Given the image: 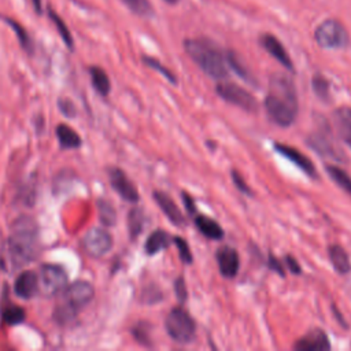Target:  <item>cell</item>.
<instances>
[{"mask_svg": "<svg viewBox=\"0 0 351 351\" xmlns=\"http://www.w3.org/2000/svg\"><path fill=\"white\" fill-rule=\"evenodd\" d=\"M108 180L114 191L126 202L136 203L138 202V191L134 184L128 178L123 170L118 167H111L108 170Z\"/></svg>", "mask_w": 351, "mask_h": 351, "instance_id": "cell-11", "label": "cell"}, {"mask_svg": "<svg viewBox=\"0 0 351 351\" xmlns=\"http://www.w3.org/2000/svg\"><path fill=\"white\" fill-rule=\"evenodd\" d=\"M307 145L321 156H326V158H330L335 160L341 159L340 151L333 141L329 128H326V126L324 129L321 128L318 130L311 132L310 136L307 137Z\"/></svg>", "mask_w": 351, "mask_h": 351, "instance_id": "cell-10", "label": "cell"}, {"mask_svg": "<svg viewBox=\"0 0 351 351\" xmlns=\"http://www.w3.org/2000/svg\"><path fill=\"white\" fill-rule=\"evenodd\" d=\"M261 44H262V47H263L277 62H280L285 69L293 70V63H292V60H291V58H289L287 49L284 48V45L281 44V41H280L276 36H273V34H270V33L263 34V36L261 37Z\"/></svg>", "mask_w": 351, "mask_h": 351, "instance_id": "cell-16", "label": "cell"}, {"mask_svg": "<svg viewBox=\"0 0 351 351\" xmlns=\"http://www.w3.org/2000/svg\"><path fill=\"white\" fill-rule=\"evenodd\" d=\"M89 73H90V80H92L95 89L101 96H107L111 89V84H110L107 73L101 67H97V66H92L89 69Z\"/></svg>", "mask_w": 351, "mask_h": 351, "instance_id": "cell-24", "label": "cell"}, {"mask_svg": "<svg viewBox=\"0 0 351 351\" xmlns=\"http://www.w3.org/2000/svg\"><path fill=\"white\" fill-rule=\"evenodd\" d=\"M184 49L208 77L215 80H225L228 77L225 53L213 41L207 38H186Z\"/></svg>", "mask_w": 351, "mask_h": 351, "instance_id": "cell-3", "label": "cell"}, {"mask_svg": "<svg viewBox=\"0 0 351 351\" xmlns=\"http://www.w3.org/2000/svg\"><path fill=\"white\" fill-rule=\"evenodd\" d=\"M195 225L199 229V232L210 240H222L223 239L225 233H223L222 226L215 219H213L207 215H196Z\"/></svg>", "mask_w": 351, "mask_h": 351, "instance_id": "cell-19", "label": "cell"}, {"mask_svg": "<svg viewBox=\"0 0 351 351\" xmlns=\"http://www.w3.org/2000/svg\"><path fill=\"white\" fill-rule=\"evenodd\" d=\"M82 248L89 256H104L112 248V237L107 230L92 228L82 237Z\"/></svg>", "mask_w": 351, "mask_h": 351, "instance_id": "cell-9", "label": "cell"}, {"mask_svg": "<svg viewBox=\"0 0 351 351\" xmlns=\"http://www.w3.org/2000/svg\"><path fill=\"white\" fill-rule=\"evenodd\" d=\"M93 296L95 288L90 282L85 280L74 281L63 291V298L53 310V319L60 325L71 322L78 311L90 303Z\"/></svg>", "mask_w": 351, "mask_h": 351, "instance_id": "cell-4", "label": "cell"}, {"mask_svg": "<svg viewBox=\"0 0 351 351\" xmlns=\"http://www.w3.org/2000/svg\"><path fill=\"white\" fill-rule=\"evenodd\" d=\"M326 173L332 181H335L344 192L351 196V176L336 165H326Z\"/></svg>", "mask_w": 351, "mask_h": 351, "instance_id": "cell-25", "label": "cell"}, {"mask_svg": "<svg viewBox=\"0 0 351 351\" xmlns=\"http://www.w3.org/2000/svg\"><path fill=\"white\" fill-rule=\"evenodd\" d=\"M58 104H59V108H60L63 115H66V117H74L75 115V107H74L71 100L60 99Z\"/></svg>", "mask_w": 351, "mask_h": 351, "instance_id": "cell-40", "label": "cell"}, {"mask_svg": "<svg viewBox=\"0 0 351 351\" xmlns=\"http://www.w3.org/2000/svg\"><path fill=\"white\" fill-rule=\"evenodd\" d=\"M225 58H226L228 67H230V69H232L240 78H243L244 81L254 84L252 74L250 73V70H248L247 66L241 62V59L239 58V55H237L236 52L228 51V52H225Z\"/></svg>", "mask_w": 351, "mask_h": 351, "instance_id": "cell-23", "label": "cell"}, {"mask_svg": "<svg viewBox=\"0 0 351 351\" xmlns=\"http://www.w3.org/2000/svg\"><path fill=\"white\" fill-rule=\"evenodd\" d=\"M56 136L63 148L71 149L81 145V137L78 136V133L66 123H59L56 126Z\"/></svg>", "mask_w": 351, "mask_h": 351, "instance_id": "cell-22", "label": "cell"}, {"mask_svg": "<svg viewBox=\"0 0 351 351\" xmlns=\"http://www.w3.org/2000/svg\"><path fill=\"white\" fill-rule=\"evenodd\" d=\"M155 203L160 207V210L163 211V214L169 218V221L177 226L185 225V218L181 213V210L178 208V206L176 204V202L165 192L162 191H154L152 193Z\"/></svg>", "mask_w": 351, "mask_h": 351, "instance_id": "cell-15", "label": "cell"}, {"mask_svg": "<svg viewBox=\"0 0 351 351\" xmlns=\"http://www.w3.org/2000/svg\"><path fill=\"white\" fill-rule=\"evenodd\" d=\"M4 21H5V22L12 27V30L15 32V34H16L19 43H21V47H22L23 49H26V51H30V49H32V41H30V37H29L27 32L23 29V26L19 25L18 22H15V21L11 19V18H4Z\"/></svg>", "mask_w": 351, "mask_h": 351, "instance_id": "cell-32", "label": "cell"}, {"mask_svg": "<svg viewBox=\"0 0 351 351\" xmlns=\"http://www.w3.org/2000/svg\"><path fill=\"white\" fill-rule=\"evenodd\" d=\"M267 266L270 270L276 271L278 276L281 277H285V270H284V266L282 263L280 262L278 258H276L273 254H269V259H267Z\"/></svg>", "mask_w": 351, "mask_h": 351, "instance_id": "cell-39", "label": "cell"}, {"mask_svg": "<svg viewBox=\"0 0 351 351\" xmlns=\"http://www.w3.org/2000/svg\"><path fill=\"white\" fill-rule=\"evenodd\" d=\"M125 3V5L134 14L148 18L154 14L152 5L148 0H122Z\"/></svg>", "mask_w": 351, "mask_h": 351, "instance_id": "cell-31", "label": "cell"}, {"mask_svg": "<svg viewBox=\"0 0 351 351\" xmlns=\"http://www.w3.org/2000/svg\"><path fill=\"white\" fill-rule=\"evenodd\" d=\"M263 106L273 123L281 128L291 126L299 112L298 92L292 78L284 73H273Z\"/></svg>", "mask_w": 351, "mask_h": 351, "instance_id": "cell-2", "label": "cell"}, {"mask_svg": "<svg viewBox=\"0 0 351 351\" xmlns=\"http://www.w3.org/2000/svg\"><path fill=\"white\" fill-rule=\"evenodd\" d=\"M215 258H217L218 269L223 277L233 278L237 276L239 267H240V258H239V252L233 247H229V245L219 247L217 250Z\"/></svg>", "mask_w": 351, "mask_h": 351, "instance_id": "cell-12", "label": "cell"}, {"mask_svg": "<svg viewBox=\"0 0 351 351\" xmlns=\"http://www.w3.org/2000/svg\"><path fill=\"white\" fill-rule=\"evenodd\" d=\"M232 181H233L234 186H236L240 192H243V193H248V195H251V193H252V192H251V189H250V186H248V184L244 181L243 176H241L237 170H232Z\"/></svg>", "mask_w": 351, "mask_h": 351, "instance_id": "cell-38", "label": "cell"}, {"mask_svg": "<svg viewBox=\"0 0 351 351\" xmlns=\"http://www.w3.org/2000/svg\"><path fill=\"white\" fill-rule=\"evenodd\" d=\"M333 125L337 136L351 147V107H339L333 112Z\"/></svg>", "mask_w": 351, "mask_h": 351, "instance_id": "cell-18", "label": "cell"}, {"mask_svg": "<svg viewBox=\"0 0 351 351\" xmlns=\"http://www.w3.org/2000/svg\"><path fill=\"white\" fill-rule=\"evenodd\" d=\"M215 92L219 97H222L225 101L237 106L245 111L254 112L258 108V101L252 93H250L247 89L239 86L233 82H218L215 86Z\"/></svg>", "mask_w": 351, "mask_h": 351, "instance_id": "cell-8", "label": "cell"}, {"mask_svg": "<svg viewBox=\"0 0 351 351\" xmlns=\"http://www.w3.org/2000/svg\"><path fill=\"white\" fill-rule=\"evenodd\" d=\"M165 328L167 335L180 344H189L196 335V322L192 315L181 306H177L169 311L165 319Z\"/></svg>", "mask_w": 351, "mask_h": 351, "instance_id": "cell-5", "label": "cell"}, {"mask_svg": "<svg viewBox=\"0 0 351 351\" xmlns=\"http://www.w3.org/2000/svg\"><path fill=\"white\" fill-rule=\"evenodd\" d=\"M1 317H3V321L7 322L8 325H16V324L23 322L26 313L22 307H19L16 304H8V306L3 307Z\"/></svg>", "mask_w": 351, "mask_h": 351, "instance_id": "cell-29", "label": "cell"}, {"mask_svg": "<svg viewBox=\"0 0 351 351\" xmlns=\"http://www.w3.org/2000/svg\"><path fill=\"white\" fill-rule=\"evenodd\" d=\"M38 295L52 298L63 292L67 287V274L62 266L43 265L37 273Z\"/></svg>", "mask_w": 351, "mask_h": 351, "instance_id": "cell-7", "label": "cell"}, {"mask_svg": "<svg viewBox=\"0 0 351 351\" xmlns=\"http://www.w3.org/2000/svg\"><path fill=\"white\" fill-rule=\"evenodd\" d=\"M97 211H99V218L100 222L106 226H112L117 222V213L115 208L112 207V204L107 200L100 199L97 202Z\"/></svg>", "mask_w": 351, "mask_h": 351, "instance_id": "cell-27", "label": "cell"}, {"mask_svg": "<svg viewBox=\"0 0 351 351\" xmlns=\"http://www.w3.org/2000/svg\"><path fill=\"white\" fill-rule=\"evenodd\" d=\"M143 300H144V303H148V304L158 303L159 300H162V292H160V289H158V288L154 287V285L148 287V288L143 292Z\"/></svg>", "mask_w": 351, "mask_h": 351, "instance_id": "cell-37", "label": "cell"}, {"mask_svg": "<svg viewBox=\"0 0 351 351\" xmlns=\"http://www.w3.org/2000/svg\"><path fill=\"white\" fill-rule=\"evenodd\" d=\"M143 62L148 66V67H151V69H154V70H156L158 73H160L169 82H171V84H177V78H176V75L167 69V67H165L159 60H156V59H154V58H149V56H144L143 58Z\"/></svg>", "mask_w": 351, "mask_h": 351, "instance_id": "cell-34", "label": "cell"}, {"mask_svg": "<svg viewBox=\"0 0 351 351\" xmlns=\"http://www.w3.org/2000/svg\"><path fill=\"white\" fill-rule=\"evenodd\" d=\"M167 3H170V4H176L177 1H180V0H166Z\"/></svg>", "mask_w": 351, "mask_h": 351, "instance_id": "cell-44", "label": "cell"}, {"mask_svg": "<svg viewBox=\"0 0 351 351\" xmlns=\"http://www.w3.org/2000/svg\"><path fill=\"white\" fill-rule=\"evenodd\" d=\"M14 292L22 299H32L38 295L37 273L32 270L22 271L14 282Z\"/></svg>", "mask_w": 351, "mask_h": 351, "instance_id": "cell-17", "label": "cell"}, {"mask_svg": "<svg viewBox=\"0 0 351 351\" xmlns=\"http://www.w3.org/2000/svg\"><path fill=\"white\" fill-rule=\"evenodd\" d=\"M174 291H176L177 299L181 303H184L188 299V289H186V284H185L184 276H178L177 280L174 281Z\"/></svg>", "mask_w": 351, "mask_h": 351, "instance_id": "cell-36", "label": "cell"}, {"mask_svg": "<svg viewBox=\"0 0 351 351\" xmlns=\"http://www.w3.org/2000/svg\"><path fill=\"white\" fill-rule=\"evenodd\" d=\"M173 241H174L176 247H177V250H178V252H180L181 261H182L185 265H191L192 261H193V256H192V252H191V248H189L186 240L182 239V237L176 236V237H173Z\"/></svg>", "mask_w": 351, "mask_h": 351, "instance_id": "cell-35", "label": "cell"}, {"mask_svg": "<svg viewBox=\"0 0 351 351\" xmlns=\"http://www.w3.org/2000/svg\"><path fill=\"white\" fill-rule=\"evenodd\" d=\"M328 255L330 259L332 266L339 274H347L351 270V262L347 251L339 245V244H332L328 248Z\"/></svg>", "mask_w": 351, "mask_h": 351, "instance_id": "cell-20", "label": "cell"}, {"mask_svg": "<svg viewBox=\"0 0 351 351\" xmlns=\"http://www.w3.org/2000/svg\"><path fill=\"white\" fill-rule=\"evenodd\" d=\"M38 248V228L32 217L22 215L11 225L10 237L1 252V266L14 271L33 261Z\"/></svg>", "mask_w": 351, "mask_h": 351, "instance_id": "cell-1", "label": "cell"}, {"mask_svg": "<svg viewBox=\"0 0 351 351\" xmlns=\"http://www.w3.org/2000/svg\"><path fill=\"white\" fill-rule=\"evenodd\" d=\"M330 347L328 335L318 328L310 330L293 344V350L296 351H326Z\"/></svg>", "mask_w": 351, "mask_h": 351, "instance_id": "cell-13", "label": "cell"}, {"mask_svg": "<svg viewBox=\"0 0 351 351\" xmlns=\"http://www.w3.org/2000/svg\"><path fill=\"white\" fill-rule=\"evenodd\" d=\"M274 149L284 158H287L288 160H291L292 163H295L302 171H304L307 176L310 177H317V170L315 166L313 165V162L310 160L308 156H306L304 154H302L300 151H298L296 148L287 145L284 143H276L274 144Z\"/></svg>", "mask_w": 351, "mask_h": 351, "instance_id": "cell-14", "label": "cell"}, {"mask_svg": "<svg viewBox=\"0 0 351 351\" xmlns=\"http://www.w3.org/2000/svg\"><path fill=\"white\" fill-rule=\"evenodd\" d=\"M315 43L325 49H341L348 45L347 29L337 19L329 18L321 22L314 30Z\"/></svg>", "mask_w": 351, "mask_h": 351, "instance_id": "cell-6", "label": "cell"}, {"mask_svg": "<svg viewBox=\"0 0 351 351\" xmlns=\"http://www.w3.org/2000/svg\"><path fill=\"white\" fill-rule=\"evenodd\" d=\"M285 263H287L288 269L291 270V273H293V274H300L302 273L300 265L298 263V261L292 255H287L285 256Z\"/></svg>", "mask_w": 351, "mask_h": 351, "instance_id": "cell-42", "label": "cell"}, {"mask_svg": "<svg viewBox=\"0 0 351 351\" xmlns=\"http://www.w3.org/2000/svg\"><path fill=\"white\" fill-rule=\"evenodd\" d=\"M149 324L147 322H138L136 326H133L132 329V333L136 339V341H138L140 344L143 346H152V341H151V336H149Z\"/></svg>", "mask_w": 351, "mask_h": 351, "instance_id": "cell-33", "label": "cell"}, {"mask_svg": "<svg viewBox=\"0 0 351 351\" xmlns=\"http://www.w3.org/2000/svg\"><path fill=\"white\" fill-rule=\"evenodd\" d=\"M48 15H49L51 21L55 23V26H56V29H58V32H59L62 40L64 41V44H66L69 48H73V37H71V33H70L67 25L64 23V21H63L53 10H51V8L48 10Z\"/></svg>", "mask_w": 351, "mask_h": 351, "instance_id": "cell-30", "label": "cell"}, {"mask_svg": "<svg viewBox=\"0 0 351 351\" xmlns=\"http://www.w3.org/2000/svg\"><path fill=\"white\" fill-rule=\"evenodd\" d=\"M311 86L314 93L324 101L330 100V84L322 74H315L311 80Z\"/></svg>", "mask_w": 351, "mask_h": 351, "instance_id": "cell-28", "label": "cell"}, {"mask_svg": "<svg viewBox=\"0 0 351 351\" xmlns=\"http://www.w3.org/2000/svg\"><path fill=\"white\" fill-rule=\"evenodd\" d=\"M144 222H145V217L141 208L134 207L129 211L128 214V228H129V234L132 239H136L143 228H144Z\"/></svg>", "mask_w": 351, "mask_h": 351, "instance_id": "cell-26", "label": "cell"}, {"mask_svg": "<svg viewBox=\"0 0 351 351\" xmlns=\"http://www.w3.org/2000/svg\"><path fill=\"white\" fill-rule=\"evenodd\" d=\"M32 1H33V5H34L36 11L38 14H41V0H32Z\"/></svg>", "mask_w": 351, "mask_h": 351, "instance_id": "cell-43", "label": "cell"}, {"mask_svg": "<svg viewBox=\"0 0 351 351\" xmlns=\"http://www.w3.org/2000/svg\"><path fill=\"white\" fill-rule=\"evenodd\" d=\"M181 195H182L184 206H185V208L188 210V213H189V214H196V204H195V200L192 199V196L188 195L185 191H182Z\"/></svg>", "mask_w": 351, "mask_h": 351, "instance_id": "cell-41", "label": "cell"}, {"mask_svg": "<svg viewBox=\"0 0 351 351\" xmlns=\"http://www.w3.org/2000/svg\"><path fill=\"white\" fill-rule=\"evenodd\" d=\"M171 240H173V237H171L166 230H163V229H156V230H154V232L148 236V239H147V241H145V245H144L145 252H147L148 255H155V254H158L159 251L166 250V248L170 245Z\"/></svg>", "mask_w": 351, "mask_h": 351, "instance_id": "cell-21", "label": "cell"}]
</instances>
